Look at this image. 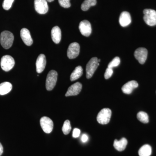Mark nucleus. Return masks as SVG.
<instances>
[{
    "label": "nucleus",
    "instance_id": "obj_16",
    "mask_svg": "<svg viewBox=\"0 0 156 156\" xmlns=\"http://www.w3.org/2000/svg\"><path fill=\"white\" fill-rule=\"evenodd\" d=\"M138 87V84L136 81H129L125 84L122 88L123 93L126 94H130L134 89Z\"/></svg>",
    "mask_w": 156,
    "mask_h": 156
},
{
    "label": "nucleus",
    "instance_id": "obj_2",
    "mask_svg": "<svg viewBox=\"0 0 156 156\" xmlns=\"http://www.w3.org/2000/svg\"><path fill=\"white\" fill-rule=\"evenodd\" d=\"M58 73L54 70L50 71L47 76L46 81V88L48 91H51L55 87L57 82Z\"/></svg>",
    "mask_w": 156,
    "mask_h": 156
},
{
    "label": "nucleus",
    "instance_id": "obj_1",
    "mask_svg": "<svg viewBox=\"0 0 156 156\" xmlns=\"http://www.w3.org/2000/svg\"><path fill=\"white\" fill-rule=\"evenodd\" d=\"M14 40V35L9 31H4L1 34L0 42L3 48L5 49H9L11 48Z\"/></svg>",
    "mask_w": 156,
    "mask_h": 156
},
{
    "label": "nucleus",
    "instance_id": "obj_6",
    "mask_svg": "<svg viewBox=\"0 0 156 156\" xmlns=\"http://www.w3.org/2000/svg\"><path fill=\"white\" fill-rule=\"evenodd\" d=\"M98 63L97 57H93L88 62L86 66V76L87 79L92 78L98 66Z\"/></svg>",
    "mask_w": 156,
    "mask_h": 156
},
{
    "label": "nucleus",
    "instance_id": "obj_13",
    "mask_svg": "<svg viewBox=\"0 0 156 156\" xmlns=\"http://www.w3.org/2000/svg\"><path fill=\"white\" fill-rule=\"evenodd\" d=\"M46 56L43 54H40L37 58L36 66L37 73H41L44 71L46 67Z\"/></svg>",
    "mask_w": 156,
    "mask_h": 156
},
{
    "label": "nucleus",
    "instance_id": "obj_21",
    "mask_svg": "<svg viewBox=\"0 0 156 156\" xmlns=\"http://www.w3.org/2000/svg\"><path fill=\"white\" fill-rule=\"evenodd\" d=\"M151 153V147L148 144L143 146L138 151L139 156H150Z\"/></svg>",
    "mask_w": 156,
    "mask_h": 156
},
{
    "label": "nucleus",
    "instance_id": "obj_7",
    "mask_svg": "<svg viewBox=\"0 0 156 156\" xmlns=\"http://www.w3.org/2000/svg\"><path fill=\"white\" fill-rule=\"evenodd\" d=\"M40 124L43 131L47 134L51 133L53 128V121L48 117H43L40 120Z\"/></svg>",
    "mask_w": 156,
    "mask_h": 156
},
{
    "label": "nucleus",
    "instance_id": "obj_30",
    "mask_svg": "<svg viewBox=\"0 0 156 156\" xmlns=\"http://www.w3.org/2000/svg\"><path fill=\"white\" fill-rule=\"evenodd\" d=\"M81 140L83 142L85 143L88 140V136L86 134H83L82 135Z\"/></svg>",
    "mask_w": 156,
    "mask_h": 156
},
{
    "label": "nucleus",
    "instance_id": "obj_8",
    "mask_svg": "<svg viewBox=\"0 0 156 156\" xmlns=\"http://www.w3.org/2000/svg\"><path fill=\"white\" fill-rule=\"evenodd\" d=\"M34 7L36 11L40 14H46L49 9L46 0H34Z\"/></svg>",
    "mask_w": 156,
    "mask_h": 156
},
{
    "label": "nucleus",
    "instance_id": "obj_3",
    "mask_svg": "<svg viewBox=\"0 0 156 156\" xmlns=\"http://www.w3.org/2000/svg\"><path fill=\"white\" fill-rule=\"evenodd\" d=\"M144 14V20L146 24L150 26L156 25V11L151 9H144L143 11Z\"/></svg>",
    "mask_w": 156,
    "mask_h": 156
},
{
    "label": "nucleus",
    "instance_id": "obj_19",
    "mask_svg": "<svg viewBox=\"0 0 156 156\" xmlns=\"http://www.w3.org/2000/svg\"><path fill=\"white\" fill-rule=\"evenodd\" d=\"M12 84L9 82H4L0 84V95H5L11 92Z\"/></svg>",
    "mask_w": 156,
    "mask_h": 156
},
{
    "label": "nucleus",
    "instance_id": "obj_4",
    "mask_svg": "<svg viewBox=\"0 0 156 156\" xmlns=\"http://www.w3.org/2000/svg\"><path fill=\"white\" fill-rule=\"evenodd\" d=\"M111 116L112 111L109 108L102 109L98 115L97 122L101 125H106L109 122Z\"/></svg>",
    "mask_w": 156,
    "mask_h": 156
},
{
    "label": "nucleus",
    "instance_id": "obj_27",
    "mask_svg": "<svg viewBox=\"0 0 156 156\" xmlns=\"http://www.w3.org/2000/svg\"><path fill=\"white\" fill-rule=\"evenodd\" d=\"M58 2L60 5L63 8L68 9L70 7V0H58Z\"/></svg>",
    "mask_w": 156,
    "mask_h": 156
},
{
    "label": "nucleus",
    "instance_id": "obj_29",
    "mask_svg": "<svg viewBox=\"0 0 156 156\" xmlns=\"http://www.w3.org/2000/svg\"><path fill=\"white\" fill-rule=\"evenodd\" d=\"M80 130L78 128H75L73 131V136L74 138H77L80 136Z\"/></svg>",
    "mask_w": 156,
    "mask_h": 156
},
{
    "label": "nucleus",
    "instance_id": "obj_14",
    "mask_svg": "<svg viewBox=\"0 0 156 156\" xmlns=\"http://www.w3.org/2000/svg\"><path fill=\"white\" fill-rule=\"evenodd\" d=\"M20 34L23 41L27 46H30L32 44L33 41L31 37L30 32L27 29H22L20 30Z\"/></svg>",
    "mask_w": 156,
    "mask_h": 156
},
{
    "label": "nucleus",
    "instance_id": "obj_32",
    "mask_svg": "<svg viewBox=\"0 0 156 156\" xmlns=\"http://www.w3.org/2000/svg\"><path fill=\"white\" fill-rule=\"evenodd\" d=\"M47 2H53L54 1V0H46Z\"/></svg>",
    "mask_w": 156,
    "mask_h": 156
},
{
    "label": "nucleus",
    "instance_id": "obj_23",
    "mask_svg": "<svg viewBox=\"0 0 156 156\" xmlns=\"http://www.w3.org/2000/svg\"><path fill=\"white\" fill-rule=\"evenodd\" d=\"M137 118L141 122L146 124L149 122V116L145 112H140L137 115Z\"/></svg>",
    "mask_w": 156,
    "mask_h": 156
},
{
    "label": "nucleus",
    "instance_id": "obj_22",
    "mask_svg": "<svg viewBox=\"0 0 156 156\" xmlns=\"http://www.w3.org/2000/svg\"><path fill=\"white\" fill-rule=\"evenodd\" d=\"M97 3L96 0H85L82 4L81 9L83 11H87L92 6H95Z\"/></svg>",
    "mask_w": 156,
    "mask_h": 156
},
{
    "label": "nucleus",
    "instance_id": "obj_31",
    "mask_svg": "<svg viewBox=\"0 0 156 156\" xmlns=\"http://www.w3.org/2000/svg\"><path fill=\"white\" fill-rule=\"evenodd\" d=\"M3 151H4V148H3V146L2 144L0 143V156L2 154Z\"/></svg>",
    "mask_w": 156,
    "mask_h": 156
},
{
    "label": "nucleus",
    "instance_id": "obj_28",
    "mask_svg": "<svg viewBox=\"0 0 156 156\" xmlns=\"http://www.w3.org/2000/svg\"><path fill=\"white\" fill-rule=\"evenodd\" d=\"M113 73V71L112 69L108 67L106 70L104 76L105 79L106 80L109 79L112 75Z\"/></svg>",
    "mask_w": 156,
    "mask_h": 156
},
{
    "label": "nucleus",
    "instance_id": "obj_20",
    "mask_svg": "<svg viewBox=\"0 0 156 156\" xmlns=\"http://www.w3.org/2000/svg\"><path fill=\"white\" fill-rule=\"evenodd\" d=\"M83 74V68L80 66H79L76 68L74 70L70 76V80L71 81H75L81 77Z\"/></svg>",
    "mask_w": 156,
    "mask_h": 156
},
{
    "label": "nucleus",
    "instance_id": "obj_25",
    "mask_svg": "<svg viewBox=\"0 0 156 156\" xmlns=\"http://www.w3.org/2000/svg\"><path fill=\"white\" fill-rule=\"evenodd\" d=\"M120 58L119 57H115L108 65V68L112 69L113 68L117 67L120 63Z\"/></svg>",
    "mask_w": 156,
    "mask_h": 156
},
{
    "label": "nucleus",
    "instance_id": "obj_18",
    "mask_svg": "<svg viewBox=\"0 0 156 156\" xmlns=\"http://www.w3.org/2000/svg\"><path fill=\"white\" fill-rule=\"evenodd\" d=\"M128 144V140L126 138H122L120 140H115L114 142V147L115 149L119 151L125 150Z\"/></svg>",
    "mask_w": 156,
    "mask_h": 156
},
{
    "label": "nucleus",
    "instance_id": "obj_5",
    "mask_svg": "<svg viewBox=\"0 0 156 156\" xmlns=\"http://www.w3.org/2000/svg\"><path fill=\"white\" fill-rule=\"evenodd\" d=\"M15 61L12 56L5 55L1 58V66L2 69L5 72H9L14 67Z\"/></svg>",
    "mask_w": 156,
    "mask_h": 156
},
{
    "label": "nucleus",
    "instance_id": "obj_33",
    "mask_svg": "<svg viewBox=\"0 0 156 156\" xmlns=\"http://www.w3.org/2000/svg\"><path fill=\"white\" fill-rule=\"evenodd\" d=\"M100 61H101V60L100 59H98V62H100Z\"/></svg>",
    "mask_w": 156,
    "mask_h": 156
},
{
    "label": "nucleus",
    "instance_id": "obj_26",
    "mask_svg": "<svg viewBox=\"0 0 156 156\" xmlns=\"http://www.w3.org/2000/svg\"><path fill=\"white\" fill-rule=\"evenodd\" d=\"M14 0H4L3 3V9L5 10H9L11 9L12 4Z\"/></svg>",
    "mask_w": 156,
    "mask_h": 156
},
{
    "label": "nucleus",
    "instance_id": "obj_9",
    "mask_svg": "<svg viewBox=\"0 0 156 156\" xmlns=\"http://www.w3.org/2000/svg\"><path fill=\"white\" fill-rule=\"evenodd\" d=\"M80 52V46L76 42L72 43L68 48L67 55L70 59H73L77 57Z\"/></svg>",
    "mask_w": 156,
    "mask_h": 156
},
{
    "label": "nucleus",
    "instance_id": "obj_17",
    "mask_svg": "<svg viewBox=\"0 0 156 156\" xmlns=\"http://www.w3.org/2000/svg\"><path fill=\"white\" fill-rule=\"evenodd\" d=\"M51 37L55 44L59 43L61 39V31L58 26L53 27L51 30Z\"/></svg>",
    "mask_w": 156,
    "mask_h": 156
},
{
    "label": "nucleus",
    "instance_id": "obj_24",
    "mask_svg": "<svg viewBox=\"0 0 156 156\" xmlns=\"http://www.w3.org/2000/svg\"><path fill=\"white\" fill-rule=\"evenodd\" d=\"M71 129V126L69 120H67L65 121L62 127V131L63 134L65 135H67L70 132Z\"/></svg>",
    "mask_w": 156,
    "mask_h": 156
},
{
    "label": "nucleus",
    "instance_id": "obj_10",
    "mask_svg": "<svg viewBox=\"0 0 156 156\" xmlns=\"http://www.w3.org/2000/svg\"><path fill=\"white\" fill-rule=\"evenodd\" d=\"M147 50L146 48H138L134 52V56L140 64H143L147 58Z\"/></svg>",
    "mask_w": 156,
    "mask_h": 156
},
{
    "label": "nucleus",
    "instance_id": "obj_12",
    "mask_svg": "<svg viewBox=\"0 0 156 156\" xmlns=\"http://www.w3.org/2000/svg\"><path fill=\"white\" fill-rule=\"evenodd\" d=\"M82 89V84L79 82H77L68 88L67 92L66 93L65 96L66 97H68L78 95Z\"/></svg>",
    "mask_w": 156,
    "mask_h": 156
},
{
    "label": "nucleus",
    "instance_id": "obj_11",
    "mask_svg": "<svg viewBox=\"0 0 156 156\" xmlns=\"http://www.w3.org/2000/svg\"><path fill=\"white\" fill-rule=\"evenodd\" d=\"M79 30L83 36L87 37H89L92 33L91 23L88 20H83L80 23Z\"/></svg>",
    "mask_w": 156,
    "mask_h": 156
},
{
    "label": "nucleus",
    "instance_id": "obj_15",
    "mask_svg": "<svg viewBox=\"0 0 156 156\" xmlns=\"http://www.w3.org/2000/svg\"><path fill=\"white\" fill-rule=\"evenodd\" d=\"M119 21L121 26L123 27L128 26L131 22V16L130 13L127 11H123L120 15Z\"/></svg>",
    "mask_w": 156,
    "mask_h": 156
}]
</instances>
